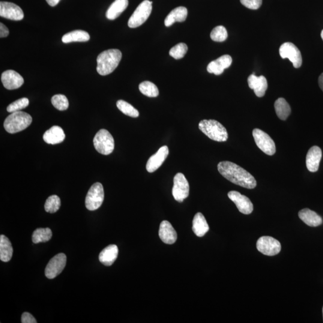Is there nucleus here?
Instances as JSON below:
<instances>
[{"mask_svg":"<svg viewBox=\"0 0 323 323\" xmlns=\"http://www.w3.org/2000/svg\"><path fill=\"white\" fill-rule=\"evenodd\" d=\"M217 168L223 177L233 184L248 189H252L256 186L255 178L238 164L229 161H223L218 164Z\"/></svg>","mask_w":323,"mask_h":323,"instance_id":"f257e3e1","label":"nucleus"},{"mask_svg":"<svg viewBox=\"0 0 323 323\" xmlns=\"http://www.w3.org/2000/svg\"><path fill=\"white\" fill-rule=\"evenodd\" d=\"M122 52L118 49L104 51L97 57V71L101 76H107L115 70L122 59Z\"/></svg>","mask_w":323,"mask_h":323,"instance_id":"f03ea898","label":"nucleus"},{"mask_svg":"<svg viewBox=\"0 0 323 323\" xmlns=\"http://www.w3.org/2000/svg\"><path fill=\"white\" fill-rule=\"evenodd\" d=\"M199 128L209 139L218 142H224L228 139V133L222 125L215 120H202Z\"/></svg>","mask_w":323,"mask_h":323,"instance_id":"7ed1b4c3","label":"nucleus"},{"mask_svg":"<svg viewBox=\"0 0 323 323\" xmlns=\"http://www.w3.org/2000/svg\"><path fill=\"white\" fill-rule=\"evenodd\" d=\"M32 121V117L29 114L19 111L11 113L5 119L4 127L7 133L15 134L25 130L31 124Z\"/></svg>","mask_w":323,"mask_h":323,"instance_id":"20e7f679","label":"nucleus"},{"mask_svg":"<svg viewBox=\"0 0 323 323\" xmlns=\"http://www.w3.org/2000/svg\"><path fill=\"white\" fill-rule=\"evenodd\" d=\"M94 145L96 151L104 155H109L115 149V140L106 130H101L98 132L94 139Z\"/></svg>","mask_w":323,"mask_h":323,"instance_id":"39448f33","label":"nucleus"},{"mask_svg":"<svg viewBox=\"0 0 323 323\" xmlns=\"http://www.w3.org/2000/svg\"><path fill=\"white\" fill-rule=\"evenodd\" d=\"M152 11V2L145 0L138 6L128 20V26L136 28L143 25L148 20Z\"/></svg>","mask_w":323,"mask_h":323,"instance_id":"423d86ee","label":"nucleus"},{"mask_svg":"<svg viewBox=\"0 0 323 323\" xmlns=\"http://www.w3.org/2000/svg\"><path fill=\"white\" fill-rule=\"evenodd\" d=\"M104 191L100 182L93 184L88 191L85 199V205L89 211H95L100 207L104 201Z\"/></svg>","mask_w":323,"mask_h":323,"instance_id":"0eeeda50","label":"nucleus"},{"mask_svg":"<svg viewBox=\"0 0 323 323\" xmlns=\"http://www.w3.org/2000/svg\"><path fill=\"white\" fill-rule=\"evenodd\" d=\"M253 136L256 145L265 154L269 156L274 155L276 152L274 140L268 134L258 128L253 131Z\"/></svg>","mask_w":323,"mask_h":323,"instance_id":"6e6552de","label":"nucleus"},{"mask_svg":"<svg viewBox=\"0 0 323 323\" xmlns=\"http://www.w3.org/2000/svg\"><path fill=\"white\" fill-rule=\"evenodd\" d=\"M189 184L184 174L179 172L173 178L172 193L176 201L182 202L189 194Z\"/></svg>","mask_w":323,"mask_h":323,"instance_id":"1a4fd4ad","label":"nucleus"},{"mask_svg":"<svg viewBox=\"0 0 323 323\" xmlns=\"http://www.w3.org/2000/svg\"><path fill=\"white\" fill-rule=\"evenodd\" d=\"M256 246L259 252L269 256L277 255L281 250L280 242L268 236L260 237L257 241Z\"/></svg>","mask_w":323,"mask_h":323,"instance_id":"9d476101","label":"nucleus"},{"mask_svg":"<svg viewBox=\"0 0 323 323\" xmlns=\"http://www.w3.org/2000/svg\"><path fill=\"white\" fill-rule=\"evenodd\" d=\"M67 263V256L59 253L51 259L45 269V275L49 279H53L61 273Z\"/></svg>","mask_w":323,"mask_h":323,"instance_id":"9b49d317","label":"nucleus"},{"mask_svg":"<svg viewBox=\"0 0 323 323\" xmlns=\"http://www.w3.org/2000/svg\"><path fill=\"white\" fill-rule=\"evenodd\" d=\"M280 54L283 59L288 58L296 68L301 67L302 58L300 50L294 44L287 42L281 45Z\"/></svg>","mask_w":323,"mask_h":323,"instance_id":"f8f14e48","label":"nucleus"},{"mask_svg":"<svg viewBox=\"0 0 323 323\" xmlns=\"http://www.w3.org/2000/svg\"><path fill=\"white\" fill-rule=\"evenodd\" d=\"M0 16L12 20H21L23 19V12L19 6L10 2H0Z\"/></svg>","mask_w":323,"mask_h":323,"instance_id":"ddd939ff","label":"nucleus"},{"mask_svg":"<svg viewBox=\"0 0 323 323\" xmlns=\"http://www.w3.org/2000/svg\"><path fill=\"white\" fill-rule=\"evenodd\" d=\"M229 198L234 202L239 212L244 214H250L253 211V204L248 197L236 191L228 193Z\"/></svg>","mask_w":323,"mask_h":323,"instance_id":"4468645a","label":"nucleus"},{"mask_svg":"<svg viewBox=\"0 0 323 323\" xmlns=\"http://www.w3.org/2000/svg\"><path fill=\"white\" fill-rule=\"evenodd\" d=\"M1 82L4 88L8 90L19 88L23 83V78L14 70H7L1 75Z\"/></svg>","mask_w":323,"mask_h":323,"instance_id":"2eb2a0df","label":"nucleus"},{"mask_svg":"<svg viewBox=\"0 0 323 323\" xmlns=\"http://www.w3.org/2000/svg\"><path fill=\"white\" fill-rule=\"evenodd\" d=\"M169 154V149L166 146L161 147L157 154L152 155L147 162L146 169L149 172H154L161 166Z\"/></svg>","mask_w":323,"mask_h":323,"instance_id":"dca6fc26","label":"nucleus"},{"mask_svg":"<svg viewBox=\"0 0 323 323\" xmlns=\"http://www.w3.org/2000/svg\"><path fill=\"white\" fill-rule=\"evenodd\" d=\"M322 158V151L318 146H313L308 152L306 164L310 172H315L319 169L320 161Z\"/></svg>","mask_w":323,"mask_h":323,"instance_id":"f3484780","label":"nucleus"},{"mask_svg":"<svg viewBox=\"0 0 323 323\" xmlns=\"http://www.w3.org/2000/svg\"><path fill=\"white\" fill-rule=\"evenodd\" d=\"M248 83L250 88L254 90L257 97H263L268 89L267 80L264 76L257 77L255 74H251L248 78Z\"/></svg>","mask_w":323,"mask_h":323,"instance_id":"a211bd4d","label":"nucleus"},{"mask_svg":"<svg viewBox=\"0 0 323 323\" xmlns=\"http://www.w3.org/2000/svg\"><path fill=\"white\" fill-rule=\"evenodd\" d=\"M232 59L228 55H224L214 61L211 62L208 65V73L215 75H220L223 73L226 68L231 65Z\"/></svg>","mask_w":323,"mask_h":323,"instance_id":"6ab92c4d","label":"nucleus"},{"mask_svg":"<svg viewBox=\"0 0 323 323\" xmlns=\"http://www.w3.org/2000/svg\"><path fill=\"white\" fill-rule=\"evenodd\" d=\"M159 235L161 240L166 244H173L177 239L175 230L172 224L166 220H164L161 223Z\"/></svg>","mask_w":323,"mask_h":323,"instance_id":"aec40b11","label":"nucleus"},{"mask_svg":"<svg viewBox=\"0 0 323 323\" xmlns=\"http://www.w3.org/2000/svg\"><path fill=\"white\" fill-rule=\"evenodd\" d=\"M65 138L64 131L58 126H53L45 132L43 135L44 142L52 145L62 143L65 140Z\"/></svg>","mask_w":323,"mask_h":323,"instance_id":"412c9836","label":"nucleus"},{"mask_svg":"<svg viewBox=\"0 0 323 323\" xmlns=\"http://www.w3.org/2000/svg\"><path fill=\"white\" fill-rule=\"evenodd\" d=\"M118 246L114 244L110 245L101 251L99 255V260L103 265L110 266L112 265L118 258Z\"/></svg>","mask_w":323,"mask_h":323,"instance_id":"4be33fe9","label":"nucleus"},{"mask_svg":"<svg viewBox=\"0 0 323 323\" xmlns=\"http://www.w3.org/2000/svg\"><path fill=\"white\" fill-rule=\"evenodd\" d=\"M299 217L307 225L317 227L321 225L323 219L321 216L315 211L308 208H304L299 212Z\"/></svg>","mask_w":323,"mask_h":323,"instance_id":"5701e85b","label":"nucleus"},{"mask_svg":"<svg viewBox=\"0 0 323 323\" xmlns=\"http://www.w3.org/2000/svg\"><path fill=\"white\" fill-rule=\"evenodd\" d=\"M209 227L203 215L197 212L193 218L192 230L198 237H202L208 232Z\"/></svg>","mask_w":323,"mask_h":323,"instance_id":"b1692460","label":"nucleus"},{"mask_svg":"<svg viewBox=\"0 0 323 323\" xmlns=\"http://www.w3.org/2000/svg\"><path fill=\"white\" fill-rule=\"evenodd\" d=\"M187 16V8L184 7H176L167 15L164 19V25L166 26H170L176 22H184Z\"/></svg>","mask_w":323,"mask_h":323,"instance_id":"393cba45","label":"nucleus"},{"mask_svg":"<svg viewBox=\"0 0 323 323\" xmlns=\"http://www.w3.org/2000/svg\"><path fill=\"white\" fill-rule=\"evenodd\" d=\"M128 0H115L106 12L108 19L115 20L128 7Z\"/></svg>","mask_w":323,"mask_h":323,"instance_id":"a878e982","label":"nucleus"},{"mask_svg":"<svg viewBox=\"0 0 323 323\" xmlns=\"http://www.w3.org/2000/svg\"><path fill=\"white\" fill-rule=\"evenodd\" d=\"M13 252V247L10 240L4 235L0 236V259L1 261H10Z\"/></svg>","mask_w":323,"mask_h":323,"instance_id":"bb28decb","label":"nucleus"},{"mask_svg":"<svg viewBox=\"0 0 323 323\" xmlns=\"http://www.w3.org/2000/svg\"><path fill=\"white\" fill-rule=\"evenodd\" d=\"M90 40V35L88 32L83 30H76L63 35L62 41L64 43H70L72 42H86Z\"/></svg>","mask_w":323,"mask_h":323,"instance_id":"cd10ccee","label":"nucleus"},{"mask_svg":"<svg viewBox=\"0 0 323 323\" xmlns=\"http://www.w3.org/2000/svg\"><path fill=\"white\" fill-rule=\"evenodd\" d=\"M274 107L277 116L283 121H286L291 113V108L283 98H278L275 102Z\"/></svg>","mask_w":323,"mask_h":323,"instance_id":"c85d7f7f","label":"nucleus"},{"mask_svg":"<svg viewBox=\"0 0 323 323\" xmlns=\"http://www.w3.org/2000/svg\"><path fill=\"white\" fill-rule=\"evenodd\" d=\"M52 232L49 228H38L34 230L32 241L34 244L49 241L52 238Z\"/></svg>","mask_w":323,"mask_h":323,"instance_id":"c756f323","label":"nucleus"},{"mask_svg":"<svg viewBox=\"0 0 323 323\" xmlns=\"http://www.w3.org/2000/svg\"><path fill=\"white\" fill-rule=\"evenodd\" d=\"M139 90L143 95L148 97L154 98L159 95L158 87L149 81H145L141 83L139 85Z\"/></svg>","mask_w":323,"mask_h":323,"instance_id":"7c9ffc66","label":"nucleus"},{"mask_svg":"<svg viewBox=\"0 0 323 323\" xmlns=\"http://www.w3.org/2000/svg\"><path fill=\"white\" fill-rule=\"evenodd\" d=\"M117 107L125 115L131 117V118H136L139 116V112L136 109L132 106L130 104L124 100H119L117 102Z\"/></svg>","mask_w":323,"mask_h":323,"instance_id":"2f4dec72","label":"nucleus"},{"mask_svg":"<svg viewBox=\"0 0 323 323\" xmlns=\"http://www.w3.org/2000/svg\"><path fill=\"white\" fill-rule=\"evenodd\" d=\"M61 206V199L57 195H52L48 197L44 205V209L49 213H55Z\"/></svg>","mask_w":323,"mask_h":323,"instance_id":"473e14b6","label":"nucleus"},{"mask_svg":"<svg viewBox=\"0 0 323 323\" xmlns=\"http://www.w3.org/2000/svg\"><path fill=\"white\" fill-rule=\"evenodd\" d=\"M53 106L60 111H64L68 109L69 106L68 100L66 96L61 94L54 95L52 98Z\"/></svg>","mask_w":323,"mask_h":323,"instance_id":"72a5a7b5","label":"nucleus"},{"mask_svg":"<svg viewBox=\"0 0 323 323\" xmlns=\"http://www.w3.org/2000/svg\"><path fill=\"white\" fill-rule=\"evenodd\" d=\"M187 50V45L183 43H180L175 45L170 49L169 55L175 59H181L186 54Z\"/></svg>","mask_w":323,"mask_h":323,"instance_id":"f704fd0d","label":"nucleus"},{"mask_svg":"<svg viewBox=\"0 0 323 323\" xmlns=\"http://www.w3.org/2000/svg\"><path fill=\"white\" fill-rule=\"evenodd\" d=\"M227 35V30L223 26H217L212 30L210 37L214 41L222 42L226 40Z\"/></svg>","mask_w":323,"mask_h":323,"instance_id":"c9c22d12","label":"nucleus"},{"mask_svg":"<svg viewBox=\"0 0 323 323\" xmlns=\"http://www.w3.org/2000/svg\"><path fill=\"white\" fill-rule=\"evenodd\" d=\"M29 101L28 98H22L19 99L13 103H11L7 108V111L9 113L19 112L22 109H25L28 106Z\"/></svg>","mask_w":323,"mask_h":323,"instance_id":"e433bc0d","label":"nucleus"},{"mask_svg":"<svg viewBox=\"0 0 323 323\" xmlns=\"http://www.w3.org/2000/svg\"><path fill=\"white\" fill-rule=\"evenodd\" d=\"M241 4L248 8L257 10L262 4V0H240Z\"/></svg>","mask_w":323,"mask_h":323,"instance_id":"4c0bfd02","label":"nucleus"},{"mask_svg":"<svg viewBox=\"0 0 323 323\" xmlns=\"http://www.w3.org/2000/svg\"><path fill=\"white\" fill-rule=\"evenodd\" d=\"M21 322L22 323H37L34 317L31 314L24 313L21 317Z\"/></svg>","mask_w":323,"mask_h":323,"instance_id":"58836bf2","label":"nucleus"},{"mask_svg":"<svg viewBox=\"0 0 323 323\" xmlns=\"http://www.w3.org/2000/svg\"><path fill=\"white\" fill-rule=\"evenodd\" d=\"M8 34V29L5 26L4 24L0 23V37L4 38L7 37Z\"/></svg>","mask_w":323,"mask_h":323,"instance_id":"ea45409f","label":"nucleus"},{"mask_svg":"<svg viewBox=\"0 0 323 323\" xmlns=\"http://www.w3.org/2000/svg\"><path fill=\"white\" fill-rule=\"evenodd\" d=\"M46 1L48 3V4L52 6V7H55L61 0H46Z\"/></svg>","mask_w":323,"mask_h":323,"instance_id":"a19ab883","label":"nucleus"},{"mask_svg":"<svg viewBox=\"0 0 323 323\" xmlns=\"http://www.w3.org/2000/svg\"><path fill=\"white\" fill-rule=\"evenodd\" d=\"M319 84L320 88H321L323 92V73L320 75L319 79Z\"/></svg>","mask_w":323,"mask_h":323,"instance_id":"79ce46f5","label":"nucleus"},{"mask_svg":"<svg viewBox=\"0 0 323 323\" xmlns=\"http://www.w3.org/2000/svg\"><path fill=\"white\" fill-rule=\"evenodd\" d=\"M321 37L323 40V29L322 30V31L321 32Z\"/></svg>","mask_w":323,"mask_h":323,"instance_id":"37998d69","label":"nucleus"},{"mask_svg":"<svg viewBox=\"0 0 323 323\" xmlns=\"http://www.w3.org/2000/svg\"></svg>","mask_w":323,"mask_h":323,"instance_id":"c03bdc74","label":"nucleus"}]
</instances>
